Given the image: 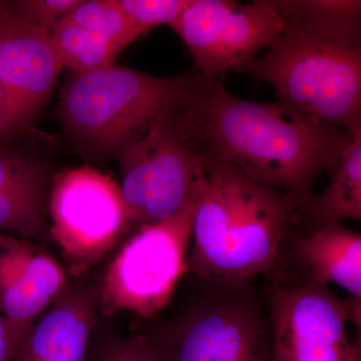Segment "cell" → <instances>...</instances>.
Here are the masks:
<instances>
[{
	"mask_svg": "<svg viewBox=\"0 0 361 361\" xmlns=\"http://www.w3.org/2000/svg\"><path fill=\"white\" fill-rule=\"evenodd\" d=\"M284 4L288 33L360 42L361 2L357 0H284Z\"/></svg>",
	"mask_w": 361,
	"mask_h": 361,
	"instance_id": "e0dca14e",
	"label": "cell"
},
{
	"mask_svg": "<svg viewBox=\"0 0 361 361\" xmlns=\"http://www.w3.org/2000/svg\"><path fill=\"white\" fill-rule=\"evenodd\" d=\"M190 77H154L116 63L73 73L59 97L63 129L87 151L118 157L154 123L180 108Z\"/></svg>",
	"mask_w": 361,
	"mask_h": 361,
	"instance_id": "3957f363",
	"label": "cell"
},
{
	"mask_svg": "<svg viewBox=\"0 0 361 361\" xmlns=\"http://www.w3.org/2000/svg\"><path fill=\"white\" fill-rule=\"evenodd\" d=\"M171 27L193 56L195 71L215 80L288 33L289 21L284 0H190Z\"/></svg>",
	"mask_w": 361,
	"mask_h": 361,
	"instance_id": "ba28073f",
	"label": "cell"
},
{
	"mask_svg": "<svg viewBox=\"0 0 361 361\" xmlns=\"http://www.w3.org/2000/svg\"><path fill=\"white\" fill-rule=\"evenodd\" d=\"M297 260L318 283H334L349 294L353 322L361 326V235L341 223L318 226L296 240Z\"/></svg>",
	"mask_w": 361,
	"mask_h": 361,
	"instance_id": "9a60e30c",
	"label": "cell"
},
{
	"mask_svg": "<svg viewBox=\"0 0 361 361\" xmlns=\"http://www.w3.org/2000/svg\"><path fill=\"white\" fill-rule=\"evenodd\" d=\"M173 121L203 161H220L266 187L301 199L322 173H330L348 148L351 130L306 118L288 106L230 94L221 78L191 73Z\"/></svg>",
	"mask_w": 361,
	"mask_h": 361,
	"instance_id": "6da1fadb",
	"label": "cell"
},
{
	"mask_svg": "<svg viewBox=\"0 0 361 361\" xmlns=\"http://www.w3.org/2000/svg\"><path fill=\"white\" fill-rule=\"evenodd\" d=\"M65 266L32 240L0 232V314L20 343L26 330L63 295Z\"/></svg>",
	"mask_w": 361,
	"mask_h": 361,
	"instance_id": "7c38bea8",
	"label": "cell"
},
{
	"mask_svg": "<svg viewBox=\"0 0 361 361\" xmlns=\"http://www.w3.org/2000/svg\"><path fill=\"white\" fill-rule=\"evenodd\" d=\"M82 0H20L8 1L21 18L49 33L65 20Z\"/></svg>",
	"mask_w": 361,
	"mask_h": 361,
	"instance_id": "7402d4cb",
	"label": "cell"
},
{
	"mask_svg": "<svg viewBox=\"0 0 361 361\" xmlns=\"http://www.w3.org/2000/svg\"><path fill=\"white\" fill-rule=\"evenodd\" d=\"M189 307L142 332L159 361H273L267 307L252 281L206 282Z\"/></svg>",
	"mask_w": 361,
	"mask_h": 361,
	"instance_id": "5b68a950",
	"label": "cell"
},
{
	"mask_svg": "<svg viewBox=\"0 0 361 361\" xmlns=\"http://www.w3.org/2000/svg\"><path fill=\"white\" fill-rule=\"evenodd\" d=\"M90 361L159 360L142 334L123 338L115 332L99 330L97 323Z\"/></svg>",
	"mask_w": 361,
	"mask_h": 361,
	"instance_id": "ffe728a7",
	"label": "cell"
},
{
	"mask_svg": "<svg viewBox=\"0 0 361 361\" xmlns=\"http://www.w3.org/2000/svg\"><path fill=\"white\" fill-rule=\"evenodd\" d=\"M49 35L63 68L73 73H89L115 65L123 51L109 40L68 18L61 20Z\"/></svg>",
	"mask_w": 361,
	"mask_h": 361,
	"instance_id": "ac0fdd59",
	"label": "cell"
},
{
	"mask_svg": "<svg viewBox=\"0 0 361 361\" xmlns=\"http://www.w3.org/2000/svg\"><path fill=\"white\" fill-rule=\"evenodd\" d=\"M18 345L20 343L13 336L6 319L0 314V361H13Z\"/></svg>",
	"mask_w": 361,
	"mask_h": 361,
	"instance_id": "603a6c76",
	"label": "cell"
},
{
	"mask_svg": "<svg viewBox=\"0 0 361 361\" xmlns=\"http://www.w3.org/2000/svg\"><path fill=\"white\" fill-rule=\"evenodd\" d=\"M190 0H120L123 11L140 37L157 26H171Z\"/></svg>",
	"mask_w": 361,
	"mask_h": 361,
	"instance_id": "44dd1931",
	"label": "cell"
},
{
	"mask_svg": "<svg viewBox=\"0 0 361 361\" xmlns=\"http://www.w3.org/2000/svg\"><path fill=\"white\" fill-rule=\"evenodd\" d=\"M350 130L353 137L329 173V186L318 196L304 200L310 202L317 227L361 220V122Z\"/></svg>",
	"mask_w": 361,
	"mask_h": 361,
	"instance_id": "2e32d148",
	"label": "cell"
},
{
	"mask_svg": "<svg viewBox=\"0 0 361 361\" xmlns=\"http://www.w3.org/2000/svg\"><path fill=\"white\" fill-rule=\"evenodd\" d=\"M194 199L179 212L128 235L97 270L99 315L110 318L129 310L152 320L172 301L189 272Z\"/></svg>",
	"mask_w": 361,
	"mask_h": 361,
	"instance_id": "8992f818",
	"label": "cell"
},
{
	"mask_svg": "<svg viewBox=\"0 0 361 361\" xmlns=\"http://www.w3.org/2000/svg\"><path fill=\"white\" fill-rule=\"evenodd\" d=\"M49 166L0 142V232L16 233L45 249L52 244Z\"/></svg>",
	"mask_w": 361,
	"mask_h": 361,
	"instance_id": "5bb4252c",
	"label": "cell"
},
{
	"mask_svg": "<svg viewBox=\"0 0 361 361\" xmlns=\"http://www.w3.org/2000/svg\"><path fill=\"white\" fill-rule=\"evenodd\" d=\"M266 307L273 361H360V342L348 332L350 302L307 273L277 285Z\"/></svg>",
	"mask_w": 361,
	"mask_h": 361,
	"instance_id": "30bf717a",
	"label": "cell"
},
{
	"mask_svg": "<svg viewBox=\"0 0 361 361\" xmlns=\"http://www.w3.org/2000/svg\"><path fill=\"white\" fill-rule=\"evenodd\" d=\"M61 70L51 35L0 1V142H9L32 122Z\"/></svg>",
	"mask_w": 361,
	"mask_h": 361,
	"instance_id": "8fae6325",
	"label": "cell"
},
{
	"mask_svg": "<svg viewBox=\"0 0 361 361\" xmlns=\"http://www.w3.org/2000/svg\"><path fill=\"white\" fill-rule=\"evenodd\" d=\"M66 18L97 33L122 51L140 37L120 0H82Z\"/></svg>",
	"mask_w": 361,
	"mask_h": 361,
	"instance_id": "d6986e66",
	"label": "cell"
},
{
	"mask_svg": "<svg viewBox=\"0 0 361 361\" xmlns=\"http://www.w3.org/2000/svg\"><path fill=\"white\" fill-rule=\"evenodd\" d=\"M234 71L269 82L278 102L315 122L343 130L361 122L360 42L285 33Z\"/></svg>",
	"mask_w": 361,
	"mask_h": 361,
	"instance_id": "277c9868",
	"label": "cell"
},
{
	"mask_svg": "<svg viewBox=\"0 0 361 361\" xmlns=\"http://www.w3.org/2000/svg\"><path fill=\"white\" fill-rule=\"evenodd\" d=\"M173 114L154 123L118 157L130 234L179 212L203 168V161L178 132Z\"/></svg>",
	"mask_w": 361,
	"mask_h": 361,
	"instance_id": "9c48e42d",
	"label": "cell"
},
{
	"mask_svg": "<svg viewBox=\"0 0 361 361\" xmlns=\"http://www.w3.org/2000/svg\"><path fill=\"white\" fill-rule=\"evenodd\" d=\"M203 163L192 190L189 272L223 283L274 272L303 199L254 182L224 161Z\"/></svg>",
	"mask_w": 361,
	"mask_h": 361,
	"instance_id": "7a4b0ae2",
	"label": "cell"
},
{
	"mask_svg": "<svg viewBox=\"0 0 361 361\" xmlns=\"http://www.w3.org/2000/svg\"><path fill=\"white\" fill-rule=\"evenodd\" d=\"M49 218L52 243L71 276L96 269L130 234L120 185L90 166L54 174Z\"/></svg>",
	"mask_w": 361,
	"mask_h": 361,
	"instance_id": "52a82bcc",
	"label": "cell"
},
{
	"mask_svg": "<svg viewBox=\"0 0 361 361\" xmlns=\"http://www.w3.org/2000/svg\"><path fill=\"white\" fill-rule=\"evenodd\" d=\"M97 305V270L71 276L63 295L26 330L13 361H90Z\"/></svg>",
	"mask_w": 361,
	"mask_h": 361,
	"instance_id": "4fadbf2b",
	"label": "cell"
}]
</instances>
